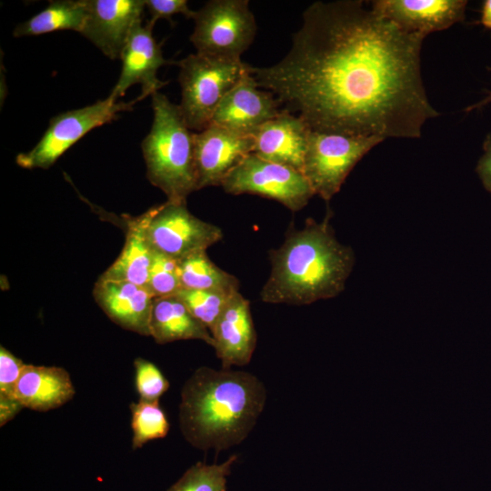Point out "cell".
Returning a JSON list of instances; mask_svg holds the SVG:
<instances>
[{"label": "cell", "instance_id": "cell-11", "mask_svg": "<svg viewBox=\"0 0 491 491\" xmlns=\"http://www.w3.org/2000/svg\"><path fill=\"white\" fill-rule=\"evenodd\" d=\"M254 138L218 125H210L194 133V158L197 190L221 186L223 180L248 155Z\"/></svg>", "mask_w": 491, "mask_h": 491}, {"label": "cell", "instance_id": "cell-33", "mask_svg": "<svg viewBox=\"0 0 491 491\" xmlns=\"http://www.w3.org/2000/svg\"><path fill=\"white\" fill-rule=\"evenodd\" d=\"M480 22L486 28L491 29V0H486L484 2Z\"/></svg>", "mask_w": 491, "mask_h": 491}, {"label": "cell", "instance_id": "cell-15", "mask_svg": "<svg viewBox=\"0 0 491 491\" xmlns=\"http://www.w3.org/2000/svg\"><path fill=\"white\" fill-rule=\"evenodd\" d=\"M466 5L465 0H375L371 8L401 30L426 36L462 22Z\"/></svg>", "mask_w": 491, "mask_h": 491}, {"label": "cell", "instance_id": "cell-4", "mask_svg": "<svg viewBox=\"0 0 491 491\" xmlns=\"http://www.w3.org/2000/svg\"><path fill=\"white\" fill-rule=\"evenodd\" d=\"M152 96L154 121L141 143L148 181L160 188L167 201L186 204L197 190L194 158V133L179 105L163 94Z\"/></svg>", "mask_w": 491, "mask_h": 491}, {"label": "cell", "instance_id": "cell-21", "mask_svg": "<svg viewBox=\"0 0 491 491\" xmlns=\"http://www.w3.org/2000/svg\"><path fill=\"white\" fill-rule=\"evenodd\" d=\"M149 328L150 336L157 344L197 339L214 346L208 328L175 295L155 298Z\"/></svg>", "mask_w": 491, "mask_h": 491}, {"label": "cell", "instance_id": "cell-34", "mask_svg": "<svg viewBox=\"0 0 491 491\" xmlns=\"http://www.w3.org/2000/svg\"><path fill=\"white\" fill-rule=\"evenodd\" d=\"M490 103H491V92L485 98H483L481 101H479V102H477V103H476L474 105H469L466 109V111L469 112V111H472V110L476 109V108H481V107H483V106H485V105H488Z\"/></svg>", "mask_w": 491, "mask_h": 491}, {"label": "cell", "instance_id": "cell-1", "mask_svg": "<svg viewBox=\"0 0 491 491\" xmlns=\"http://www.w3.org/2000/svg\"><path fill=\"white\" fill-rule=\"evenodd\" d=\"M364 3H313L288 54L272 66H251V74L312 131L420 137L426 121L439 115L421 76L426 36L401 30Z\"/></svg>", "mask_w": 491, "mask_h": 491}, {"label": "cell", "instance_id": "cell-32", "mask_svg": "<svg viewBox=\"0 0 491 491\" xmlns=\"http://www.w3.org/2000/svg\"><path fill=\"white\" fill-rule=\"evenodd\" d=\"M23 408L17 398L0 396V426L11 421Z\"/></svg>", "mask_w": 491, "mask_h": 491}, {"label": "cell", "instance_id": "cell-16", "mask_svg": "<svg viewBox=\"0 0 491 491\" xmlns=\"http://www.w3.org/2000/svg\"><path fill=\"white\" fill-rule=\"evenodd\" d=\"M222 368L247 365L256 346V332L249 301L235 293L210 330Z\"/></svg>", "mask_w": 491, "mask_h": 491}, {"label": "cell", "instance_id": "cell-22", "mask_svg": "<svg viewBox=\"0 0 491 491\" xmlns=\"http://www.w3.org/2000/svg\"><path fill=\"white\" fill-rule=\"evenodd\" d=\"M86 16V0H52L46 8L17 25L13 35H39L60 30L81 33Z\"/></svg>", "mask_w": 491, "mask_h": 491}, {"label": "cell", "instance_id": "cell-25", "mask_svg": "<svg viewBox=\"0 0 491 491\" xmlns=\"http://www.w3.org/2000/svg\"><path fill=\"white\" fill-rule=\"evenodd\" d=\"M130 411L134 450L151 440L166 436L170 425L158 401L139 399L138 402L130 405Z\"/></svg>", "mask_w": 491, "mask_h": 491}, {"label": "cell", "instance_id": "cell-6", "mask_svg": "<svg viewBox=\"0 0 491 491\" xmlns=\"http://www.w3.org/2000/svg\"><path fill=\"white\" fill-rule=\"evenodd\" d=\"M385 139L311 131L302 174L315 195L328 202L363 156Z\"/></svg>", "mask_w": 491, "mask_h": 491}, {"label": "cell", "instance_id": "cell-26", "mask_svg": "<svg viewBox=\"0 0 491 491\" xmlns=\"http://www.w3.org/2000/svg\"><path fill=\"white\" fill-rule=\"evenodd\" d=\"M235 293L181 288L175 296L210 331Z\"/></svg>", "mask_w": 491, "mask_h": 491}, {"label": "cell", "instance_id": "cell-12", "mask_svg": "<svg viewBox=\"0 0 491 491\" xmlns=\"http://www.w3.org/2000/svg\"><path fill=\"white\" fill-rule=\"evenodd\" d=\"M87 16L81 35L110 59H120L129 35L142 23L144 0H86Z\"/></svg>", "mask_w": 491, "mask_h": 491}, {"label": "cell", "instance_id": "cell-30", "mask_svg": "<svg viewBox=\"0 0 491 491\" xmlns=\"http://www.w3.org/2000/svg\"><path fill=\"white\" fill-rule=\"evenodd\" d=\"M145 8H147L152 24H155L158 19H167L172 22L171 17L176 14H182L187 18H192L195 11H192L185 0H145Z\"/></svg>", "mask_w": 491, "mask_h": 491}, {"label": "cell", "instance_id": "cell-24", "mask_svg": "<svg viewBox=\"0 0 491 491\" xmlns=\"http://www.w3.org/2000/svg\"><path fill=\"white\" fill-rule=\"evenodd\" d=\"M236 460L237 456L232 455L221 464L197 462L166 491H227V476Z\"/></svg>", "mask_w": 491, "mask_h": 491}, {"label": "cell", "instance_id": "cell-19", "mask_svg": "<svg viewBox=\"0 0 491 491\" xmlns=\"http://www.w3.org/2000/svg\"><path fill=\"white\" fill-rule=\"evenodd\" d=\"M75 394L69 373L63 367L25 365L15 395L24 407L46 412L73 399Z\"/></svg>", "mask_w": 491, "mask_h": 491}, {"label": "cell", "instance_id": "cell-8", "mask_svg": "<svg viewBox=\"0 0 491 491\" xmlns=\"http://www.w3.org/2000/svg\"><path fill=\"white\" fill-rule=\"evenodd\" d=\"M135 103V100L116 102L108 96L93 105L55 115L38 143L16 156V164L27 169L49 168L88 132L116 120L120 112L131 111Z\"/></svg>", "mask_w": 491, "mask_h": 491}, {"label": "cell", "instance_id": "cell-20", "mask_svg": "<svg viewBox=\"0 0 491 491\" xmlns=\"http://www.w3.org/2000/svg\"><path fill=\"white\" fill-rule=\"evenodd\" d=\"M150 216L151 208L135 217H126L125 246L100 279L146 286L153 257V249L146 235Z\"/></svg>", "mask_w": 491, "mask_h": 491}, {"label": "cell", "instance_id": "cell-13", "mask_svg": "<svg viewBox=\"0 0 491 491\" xmlns=\"http://www.w3.org/2000/svg\"><path fill=\"white\" fill-rule=\"evenodd\" d=\"M154 25L150 21L145 25L140 23L131 32L120 56L122 70L118 81L109 95L114 100L122 97L135 84L142 89L135 102L154 95L166 85L167 82L158 79L157 70L175 63L164 58L161 45L153 36Z\"/></svg>", "mask_w": 491, "mask_h": 491}, {"label": "cell", "instance_id": "cell-3", "mask_svg": "<svg viewBox=\"0 0 491 491\" xmlns=\"http://www.w3.org/2000/svg\"><path fill=\"white\" fill-rule=\"evenodd\" d=\"M329 215L302 229H289L284 243L270 251V275L260 292L270 304L302 306L338 296L355 265L350 246L335 236Z\"/></svg>", "mask_w": 491, "mask_h": 491}, {"label": "cell", "instance_id": "cell-28", "mask_svg": "<svg viewBox=\"0 0 491 491\" xmlns=\"http://www.w3.org/2000/svg\"><path fill=\"white\" fill-rule=\"evenodd\" d=\"M135 389L139 399L158 401L169 388V382L160 369L152 362L142 357L134 361Z\"/></svg>", "mask_w": 491, "mask_h": 491}, {"label": "cell", "instance_id": "cell-14", "mask_svg": "<svg viewBox=\"0 0 491 491\" xmlns=\"http://www.w3.org/2000/svg\"><path fill=\"white\" fill-rule=\"evenodd\" d=\"M281 105L274 94L260 89L250 69L222 99L211 125L252 135L280 113Z\"/></svg>", "mask_w": 491, "mask_h": 491}, {"label": "cell", "instance_id": "cell-2", "mask_svg": "<svg viewBox=\"0 0 491 491\" xmlns=\"http://www.w3.org/2000/svg\"><path fill=\"white\" fill-rule=\"evenodd\" d=\"M266 396L264 383L249 372L201 366L181 390V433L187 443L202 451L231 448L251 433Z\"/></svg>", "mask_w": 491, "mask_h": 491}, {"label": "cell", "instance_id": "cell-5", "mask_svg": "<svg viewBox=\"0 0 491 491\" xmlns=\"http://www.w3.org/2000/svg\"><path fill=\"white\" fill-rule=\"evenodd\" d=\"M180 67L179 105L190 130L201 132L211 125L225 95L247 74L251 65L241 59H228L196 53L175 62Z\"/></svg>", "mask_w": 491, "mask_h": 491}, {"label": "cell", "instance_id": "cell-9", "mask_svg": "<svg viewBox=\"0 0 491 491\" xmlns=\"http://www.w3.org/2000/svg\"><path fill=\"white\" fill-rule=\"evenodd\" d=\"M221 186L231 195L251 194L276 200L294 212L304 208L315 195L300 171L253 153L227 175Z\"/></svg>", "mask_w": 491, "mask_h": 491}, {"label": "cell", "instance_id": "cell-23", "mask_svg": "<svg viewBox=\"0 0 491 491\" xmlns=\"http://www.w3.org/2000/svg\"><path fill=\"white\" fill-rule=\"evenodd\" d=\"M181 288L239 292V281L215 265L206 250L197 251L178 260Z\"/></svg>", "mask_w": 491, "mask_h": 491}, {"label": "cell", "instance_id": "cell-17", "mask_svg": "<svg viewBox=\"0 0 491 491\" xmlns=\"http://www.w3.org/2000/svg\"><path fill=\"white\" fill-rule=\"evenodd\" d=\"M311 131L301 117L282 108L252 135L253 154L302 173Z\"/></svg>", "mask_w": 491, "mask_h": 491}, {"label": "cell", "instance_id": "cell-31", "mask_svg": "<svg viewBox=\"0 0 491 491\" xmlns=\"http://www.w3.org/2000/svg\"><path fill=\"white\" fill-rule=\"evenodd\" d=\"M483 150L484 153L476 165V173L484 187L491 193V134L486 135Z\"/></svg>", "mask_w": 491, "mask_h": 491}, {"label": "cell", "instance_id": "cell-10", "mask_svg": "<svg viewBox=\"0 0 491 491\" xmlns=\"http://www.w3.org/2000/svg\"><path fill=\"white\" fill-rule=\"evenodd\" d=\"M146 235L153 250L178 261L219 242L223 232L192 215L186 204L166 201L151 208Z\"/></svg>", "mask_w": 491, "mask_h": 491}, {"label": "cell", "instance_id": "cell-18", "mask_svg": "<svg viewBox=\"0 0 491 491\" xmlns=\"http://www.w3.org/2000/svg\"><path fill=\"white\" fill-rule=\"evenodd\" d=\"M93 296L104 313L125 330L150 336V318L155 296L146 286L98 278Z\"/></svg>", "mask_w": 491, "mask_h": 491}, {"label": "cell", "instance_id": "cell-29", "mask_svg": "<svg viewBox=\"0 0 491 491\" xmlns=\"http://www.w3.org/2000/svg\"><path fill=\"white\" fill-rule=\"evenodd\" d=\"M25 365L5 347H0V396L17 398L16 386Z\"/></svg>", "mask_w": 491, "mask_h": 491}, {"label": "cell", "instance_id": "cell-7", "mask_svg": "<svg viewBox=\"0 0 491 491\" xmlns=\"http://www.w3.org/2000/svg\"><path fill=\"white\" fill-rule=\"evenodd\" d=\"M190 41L198 54L241 59L256 32L247 0H212L195 11Z\"/></svg>", "mask_w": 491, "mask_h": 491}, {"label": "cell", "instance_id": "cell-27", "mask_svg": "<svg viewBox=\"0 0 491 491\" xmlns=\"http://www.w3.org/2000/svg\"><path fill=\"white\" fill-rule=\"evenodd\" d=\"M146 286L155 297L175 295L181 289L178 261L153 250Z\"/></svg>", "mask_w": 491, "mask_h": 491}]
</instances>
